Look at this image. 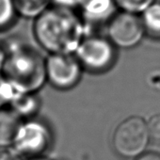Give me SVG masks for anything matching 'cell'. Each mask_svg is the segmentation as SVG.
I'll use <instances>...</instances> for the list:
<instances>
[{
	"instance_id": "6da1fadb",
	"label": "cell",
	"mask_w": 160,
	"mask_h": 160,
	"mask_svg": "<svg viewBox=\"0 0 160 160\" xmlns=\"http://www.w3.org/2000/svg\"><path fill=\"white\" fill-rule=\"evenodd\" d=\"M86 26L72 10L54 6L36 18L34 34L51 54H72L85 39Z\"/></svg>"
},
{
	"instance_id": "7a4b0ae2",
	"label": "cell",
	"mask_w": 160,
	"mask_h": 160,
	"mask_svg": "<svg viewBox=\"0 0 160 160\" xmlns=\"http://www.w3.org/2000/svg\"><path fill=\"white\" fill-rule=\"evenodd\" d=\"M2 72L18 93L35 92L42 87L46 79L43 58L34 49L26 46L11 48Z\"/></svg>"
},
{
	"instance_id": "3957f363",
	"label": "cell",
	"mask_w": 160,
	"mask_h": 160,
	"mask_svg": "<svg viewBox=\"0 0 160 160\" xmlns=\"http://www.w3.org/2000/svg\"><path fill=\"white\" fill-rule=\"evenodd\" d=\"M150 138L147 123L139 117H130L121 122L113 135L116 152L125 157L140 155Z\"/></svg>"
},
{
	"instance_id": "277c9868",
	"label": "cell",
	"mask_w": 160,
	"mask_h": 160,
	"mask_svg": "<svg viewBox=\"0 0 160 160\" xmlns=\"http://www.w3.org/2000/svg\"><path fill=\"white\" fill-rule=\"evenodd\" d=\"M74 53L80 64L92 72L106 71L114 58L113 43L99 36L85 38Z\"/></svg>"
},
{
	"instance_id": "5b68a950",
	"label": "cell",
	"mask_w": 160,
	"mask_h": 160,
	"mask_svg": "<svg viewBox=\"0 0 160 160\" xmlns=\"http://www.w3.org/2000/svg\"><path fill=\"white\" fill-rule=\"evenodd\" d=\"M108 33L114 45L131 48L141 41L145 29L142 20L138 14L121 11L110 19Z\"/></svg>"
},
{
	"instance_id": "8992f818",
	"label": "cell",
	"mask_w": 160,
	"mask_h": 160,
	"mask_svg": "<svg viewBox=\"0 0 160 160\" xmlns=\"http://www.w3.org/2000/svg\"><path fill=\"white\" fill-rule=\"evenodd\" d=\"M46 78L58 89L73 87L81 75V65L71 54H52L45 61Z\"/></svg>"
},
{
	"instance_id": "52a82bcc",
	"label": "cell",
	"mask_w": 160,
	"mask_h": 160,
	"mask_svg": "<svg viewBox=\"0 0 160 160\" xmlns=\"http://www.w3.org/2000/svg\"><path fill=\"white\" fill-rule=\"evenodd\" d=\"M50 139V132L42 122L30 121L21 124L13 144L20 153L38 154L48 147Z\"/></svg>"
},
{
	"instance_id": "ba28073f",
	"label": "cell",
	"mask_w": 160,
	"mask_h": 160,
	"mask_svg": "<svg viewBox=\"0 0 160 160\" xmlns=\"http://www.w3.org/2000/svg\"><path fill=\"white\" fill-rule=\"evenodd\" d=\"M116 8L114 0H84L79 9L85 23L102 24L110 21L115 15Z\"/></svg>"
},
{
	"instance_id": "9c48e42d",
	"label": "cell",
	"mask_w": 160,
	"mask_h": 160,
	"mask_svg": "<svg viewBox=\"0 0 160 160\" xmlns=\"http://www.w3.org/2000/svg\"><path fill=\"white\" fill-rule=\"evenodd\" d=\"M21 124L19 116L14 111L0 109V146L13 144Z\"/></svg>"
},
{
	"instance_id": "30bf717a",
	"label": "cell",
	"mask_w": 160,
	"mask_h": 160,
	"mask_svg": "<svg viewBox=\"0 0 160 160\" xmlns=\"http://www.w3.org/2000/svg\"><path fill=\"white\" fill-rule=\"evenodd\" d=\"M17 13L25 18H37L48 8L51 0H14Z\"/></svg>"
},
{
	"instance_id": "8fae6325",
	"label": "cell",
	"mask_w": 160,
	"mask_h": 160,
	"mask_svg": "<svg viewBox=\"0 0 160 160\" xmlns=\"http://www.w3.org/2000/svg\"><path fill=\"white\" fill-rule=\"evenodd\" d=\"M141 14L145 31L155 38H160V1H154Z\"/></svg>"
},
{
	"instance_id": "7c38bea8",
	"label": "cell",
	"mask_w": 160,
	"mask_h": 160,
	"mask_svg": "<svg viewBox=\"0 0 160 160\" xmlns=\"http://www.w3.org/2000/svg\"><path fill=\"white\" fill-rule=\"evenodd\" d=\"M38 99L33 93H19L12 101L13 111L18 116H29L38 109Z\"/></svg>"
},
{
	"instance_id": "4fadbf2b",
	"label": "cell",
	"mask_w": 160,
	"mask_h": 160,
	"mask_svg": "<svg viewBox=\"0 0 160 160\" xmlns=\"http://www.w3.org/2000/svg\"><path fill=\"white\" fill-rule=\"evenodd\" d=\"M17 15L14 0H0V30L8 28Z\"/></svg>"
},
{
	"instance_id": "5bb4252c",
	"label": "cell",
	"mask_w": 160,
	"mask_h": 160,
	"mask_svg": "<svg viewBox=\"0 0 160 160\" xmlns=\"http://www.w3.org/2000/svg\"><path fill=\"white\" fill-rule=\"evenodd\" d=\"M117 8L122 12L131 13H142L150 5L156 0H114Z\"/></svg>"
},
{
	"instance_id": "9a60e30c",
	"label": "cell",
	"mask_w": 160,
	"mask_h": 160,
	"mask_svg": "<svg viewBox=\"0 0 160 160\" xmlns=\"http://www.w3.org/2000/svg\"><path fill=\"white\" fill-rule=\"evenodd\" d=\"M17 94L19 93L3 76V74H0V108L7 104H11Z\"/></svg>"
},
{
	"instance_id": "2e32d148",
	"label": "cell",
	"mask_w": 160,
	"mask_h": 160,
	"mask_svg": "<svg viewBox=\"0 0 160 160\" xmlns=\"http://www.w3.org/2000/svg\"><path fill=\"white\" fill-rule=\"evenodd\" d=\"M150 138L160 140V114L152 116L147 123Z\"/></svg>"
},
{
	"instance_id": "e0dca14e",
	"label": "cell",
	"mask_w": 160,
	"mask_h": 160,
	"mask_svg": "<svg viewBox=\"0 0 160 160\" xmlns=\"http://www.w3.org/2000/svg\"><path fill=\"white\" fill-rule=\"evenodd\" d=\"M84 0H51V2L60 8L64 9H69V10H74V9H79L80 6L82 5Z\"/></svg>"
},
{
	"instance_id": "ac0fdd59",
	"label": "cell",
	"mask_w": 160,
	"mask_h": 160,
	"mask_svg": "<svg viewBox=\"0 0 160 160\" xmlns=\"http://www.w3.org/2000/svg\"><path fill=\"white\" fill-rule=\"evenodd\" d=\"M0 160H21V158L15 152L3 150L0 151Z\"/></svg>"
},
{
	"instance_id": "d6986e66",
	"label": "cell",
	"mask_w": 160,
	"mask_h": 160,
	"mask_svg": "<svg viewBox=\"0 0 160 160\" xmlns=\"http://www.w3.org/2000/svg\"><path fill=\"white\" fill-rule=\"evenodd\" d=\"M137 160H160V154L153 152L141 153Z\"/></svg>"
},
{
	"instance_id": "ffe728a7",
	"label": "cell",
	"mask_w": 160,
	"mask_h": 160,
	"mask_svg": "<svg viewBox=\"0 0 160 160\" xmlns=\"http://www.w3.org/2000/svg\"><path fill=\"white\" fill-rule=\"evenodd\" d=\"M7 58V52H5L2 48H0V71H2L5 60Z\"/></svg>"
},
{
	"instance_id": "44dd1931",
	"label": "cell",
	"mask_w": 160,
	"mask_h": 160,
	"mask_svg": "<svg viewBox=\"0 0 160 160\" xmlns=\"http://www.w3.org/2000/svg\"><path fill=\"white\" fill-rule=\"evenodd\" d=\"M29 160H49V159L44 158V157H36V158H32V159H29Z\"/></svg>"
}]
</instances>
